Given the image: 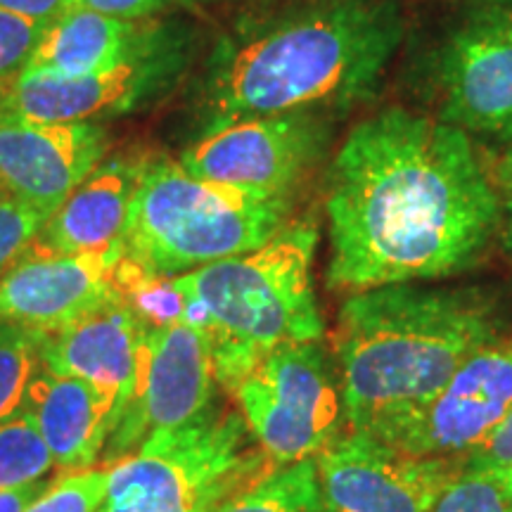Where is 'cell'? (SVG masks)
<instances>
[{
    "mask_svg": "<svg viewBox=\"0 0 512 512\" xmlns=\"http://www.w3.org/2000/svg\"><path fill=\"white\" fill-rule=\"evenodd\" d=\"M496 181L505 192L512 190V145H508V150L496 162Z\"/></svg>",
    "mask_w": 512,
    "mask_h": 512,
    "instance_id": "cell-31",
    "label": "cell"
},
{
    "mask_svg": "<svg viewBox=\"0 0 512 512\" xmlns=\"http://www.w3.org/2000/svg\"><path fill=\"white\" fill-rule=\"evenodd\" d=\"M463 463L344 432L316 458L320 512H430Z\"/></svg>",
    "mask_w": 512,
    "mask_h": 512,
    "instance_id": "cell-12",
    "label": "cell"
},
{
    "mask_svg": "<svg viewBox=\"0 0 512 512\" xmlns=\"http://www.w3.org/2000/svg\"><path fill=\"white\" fill-rule=\"evenodd\" d=\"M403 36L399 0H256L204 57L190 91L197 131L366 105Z\"/></svg>",
    "mask_w": 512,
    "mask_h": 512,
    "instance_id": "cell-2",
    "label": "cell"
},
{
    "mask_svg": "<svg viewBox=\"0 0 512 512\" xmlns=\"http://www.w3.org/2000/svg\"><path fill=\"white\" fill-rule=\"evenodd\" d=\"M214 512H320L316 458L271 465Z\"/></svg>",
    "mask_w": 512,
    "mask_h": 512,
    "instance_id": "cell-20",
    "label": "cell"
},
{
    "mask_svg": "<svg viewBox=\"0 0 512 512\" xmlns=\"http://www.w3.org/2000/svg\"><path fill=\"white\" fill-rule=\"evenodd\" d=\"M503 328L496 299L475 287L396 283L349 294L335 332L347 432L387 444Z\"/></svg>",
    "mask_w": 512,
    "mask_h": 512,
    "instance_id": "cell-3",
    "label": "cell"
},
{
    "mask_svg": "<svg viewBox=\"0 0 512 512\" xmlns=\"http://www.w3.org/2000/svg\"><path fill=\"white\" fill-rule=\"evenodd\" d=\"M430 512H512V470L463 463Z\"/></svg>",
    "mask_w": 512,
    "mask_h": 512,
    "instance_id": "cell-23",
    "label": "cell"
},
{
    "mask_svg": "<svg viewBox=\"0 0 512 512\" xmlns=\"http://www.w3.org/2000/svg\"><path fill=\"white\" fill-rule=\"evenodd\" d=\"M437 119L512 145V8L472 12L430 55Z\"/></svg>",
    "mask_w": 512,
    "mask_h": 512,
    "instance_id": "cell-10",
    "label": "cell"
},
{
    "mask_svg": "<svg viewBox=\"0 0 512 512\" xmlns=\"http://www.w3.org/2000/svg\"><path fill=\"white\" fill-rule=\"evenodd\" d=\"M200 31L185 19H152L126 57L79 79L19 76L0 91V112L36 121H98L150 110L188 79Z\"/></svg>",
    "mask_w": 512,
    "mask_h": 512,
    "instance_id": "cell-7",
    "label": "cell"
},
{
    "mask_svg": "<svg viewBox=\"0 0 512 512\" xmlns=\"http://www.w3.org/2000/svg\"><path fill=\"white\" fill-rule=\"evenodd\" d=\"M48 24L0 10V91L24 74Z\"/></svg>",
    "mask_w": 512,
    "mask_h": 512,
    "instance_id": "cell-26",
    "label": "cell"
},
{
    "mask_svg": "<svg viewBox=\"0 0 512 512\" xmlns=\"http://www.w3.org/2000/svg\"><path fill=\"white\" fill-rule=\"evenodd\" d=\"M501 202L465 131L384 107L351 128L328 166L325 283L354 294L463 273L501 230Z\"/></svg>",
    "mask_w": 512,
    "mask_h": 512,
    "instance_id": "cell-1",
    "label": "cell"
},
{
    "mask_svg": "<svg viewBox=\"0 0 512 512\" xmlns=\"http://www.w3.org/2000/svg\"><path fill=\"white\" fill-rule=\"evenodd\" d=\"M57 470L53 453L24 406L0 422V489L41 482Z\"/></svg>",
    "mask_w": 512,
    "mask_h": 512,
    "instance_id": "cell-21",
    "label": "cell"
},
{
    "mask_svg": "<svg viewBox=\"0 0 512 512\" xmlns=\"http://www.w3.org/2000/svg\"><path fill=\"white\" fill-rule=\"evenodd\" d=\"M316 247V221L299 219L245 254L171 278L183 297L181 320L207 337L223 389L233 392L273 349L323 339L313 285Z\"/></svg>",
    "mask_w": 512,
    "mask_h": 512,
    "instance_id": "cell-4",
    "label": "cell"
},
{
    "mask_svg": "<svg viewBox=\"0 0 512 512\" xmlns=\"http://www.w3.org/2000/svg\"><path fill=\"white\" fill-rule=\"evenodd\" d=\"M110 147V131L98 121L0 112V185L50 216L110 157Z\"/></svg>",
    "mask_w": 512,
    "mask_h": 512,
    "instance_id": "cell-14",
    "label": "cell"
},
{
    "mask_svg": "<svg viewBox=\"0 0 512 512\" xmlns=\"http://www.w3.org/2000/svg\"><path fill=\"white\" fill-rule=\"evenodd\" d=\"M503 216H501V235H503V245L508 247V252H512V190L505 192L503 202Z\"/></svg>",
    "mask_w": 512,
    "mask_h": 512,
    "instance_id": "cell-32",
    "label": "cell"
},
{
    "mask_svg": "<svg viewBox=\"0 0 512 512\" xmlns=\"http://www.w3.org/2000/svg\"><path fill=\"white\" fill-rule=\"evenodd\" d=\"M240 411H209L110 465L95 512H214L271 467Z\"/></svg>",
    "mask_w": 512,
    "mask_h": 512,
    "instance_id": "cell-6",
    "label": "cell"
},
{
    "mask_svg": "<svg viewBox=\"0 0 512 512\" xmlns=\"http://www.w3.org/2000/svg\"><path fill=\"white\" fill-rule=\"evenodd\" d=\"M53 479L55 477H48L41 479V482L12 486V489H0V512H24L50 484H53Z\"/></svg>",
    "mask_w": 512,
    "mask_h": 512,
    "instance_id": "cell-30",
    "label": "cell"
},
{
    "mask_svg": "<svg viewBox=\"0 0 512 512\" xmlns=\"http://www.w3.org/2000/svg\"><path fill=\"white\" fill-rule=\"evenodd\" d=\"M124 247L38 256L24 252L0 273V323L57 332L121 297Z\"/></svg>",
    "mask_w": 512,
    "mask_h": 512,
    "instance_id": "cell-15",
    "label": "cell"
},
{
    "mask_svg": "<svg viewBox=\"0 0 512 512\" xmlns=\"http://www.w3.org/2000/svg\"><path fill=\"white\" fill-rule=\"evenodd\" d=\"M110 465L62 472L24 512H95L105 498Z\"/></svg>",
    "mask_w": 512,
    "mask_h": 512,
    "instance_id": "cell-24",
    "label": "cell"
},
{
    "mask_svg": "<svg viewBox=\"0 0 512 512\" xmlns=\"http://www.w3.org/2000/svg\"><path fill=\"white\" fill-rule=\"evenodd\" d=\"M69 8L93 10L126 22H145V19H157L171 8H190V5L188 0H69Z\"/></svg>",
    "mask_w": 512,
    "mask_h": 512,
    "instance_id": "cell-27",
    "label": "cell"
},
{
    "mask_svg": "<svg viewBox=\"0 0 512 512\" xmlns=\"http://www.w3.org/2000/svg\"><path fill=\"white\" fill-rule=\"evenodd\" d=\"M0 188H3V185H0Z\"/></svg>",
    "mask_w": 512,
    "mask_h": 512,
    "instance_id": "cell-35",
    "label": "cell"
},
{
    "mask_svg": "<svg viewBox=\"0 0 512 512\" xmlns=\"http://www.w3.org/2000/svg\"><path fill=\"white\" fill-rule=\"evenodd\" d=\"M337 119L290 112L230 121L197 133L178 162L204 181L294 202V192L328 157Z\"/></svg>",
    "mask_w": 512,
    "mask_h": 512,
    "instance_id": "cell-9",
    "label": "cell"
},
{
    "mask_svg": "<svg viewBox=\"0 0 512 512\" xmlns=\"http://www.w3.org/2000/svg\"><path fill=\"white\" fill-rule=\"evenodd\" d=\"M479 3H491V5H512V0H479Z\"/></svg>",
    "mask_w": 512,
    "mask_h": 512,
    "instance_id": "cell-34",
    "label": "cell"
},
{
    "mask_svg": "<svg viewBox=\"0 0 512 512\" xmlns=\"http://www.w3.org/2000/svg\"><path fill=\"white\" fill-rule=\"evenodd\" d=\"M46 221L48 214L0 188V273L27 252Z\"/></svg>",
    "mask_w": 512,
    "mask_h": 512,
    "instance_id": "cell-25",
    "label": "cell"
},
{
    "mask_svg": "<svg viewBox=\"0 0 512 512\" xmlns=\"http://www.w3.org/2000/svg\"><path fill=\"white\" fill-rule=\"evenodd\" d=\"M150 22H126L79 8L64 10L48 24L22 76L79 79L102 72L126 57Z\"/></svg>",
    "mask_w": 512,
    "mask_h": 512,
    "instance_id": "cell-19",
    "label": "cell"
},
{
    "mask_svg": "<svg viewBox=\"0 0 512 512\" xmlns=\"http://www.w3.org/2000/svg\"><path fill=\"white\" fill-rule=\"evenodd\" d=\"M24 406L53 453L60 472L95 467L117 427V401L93 384L41 368Z\"/></svg>",
    "mask_w": 512,
    "mask_h": 512,
    "instance_id": "cell-18",
    "label": "cell"
},
{
    "mask_svg": "<svg viewBox=\"0 0 512 512\" xmlns=\"http://www.w3.org/2000/svg\"><path fill=\"white\" fill-rule=\"evenodd\" d=\"M67 8L69 0H0V10L36 19V22H53Z\"/></svg>",
    "mask_w": 512,
    "mask_h": 512,
    "instance_id": "cell-29",
    "label": "cell"
},
{
    "mask_svg": "<svg viewBox=\"0 0 512 512\" xmlns=\"http://www.w3.org/2000/svg\"><path fill=\"white\" fill-rule=\"evenodd\" d=\"M512 413V335L484 344L389 446L413 456L467 458Z\"/></svg>",
    "mask_w": 512,
    "mask_h": 512,
    "instance_id": "cell-13",
    "label": "cell"
},
{
    "mask_svg": "<svg viewBox=\"0 0 512 512\" xmlns=\"http://www.w3.org/2000/svg\"><path fill=\"white\" fill-rule=\"evenodd\" d=\"M48 332L0 323V422L22 408L29 384L43 368Z\"/></svg>",
    "mask_w": 512,
    "mask_h": 512,
    "instance_id": "cell-22",
    "label": "cell"
},
{
    "mask_svg": "<svg viewBox=\"0 0 512 512\" xmlns=\"http://www.w3.org/2000/svg\"><path fill=\"white\" fill-rule=\"evenodd\" d=\"M214 3H223V0H188V5H214Z\"/></svg>",
    "mask_w": 512,
    "mask_h": 512,
    "instance_id": "cell-33",
    "label": "cell"
},
{
    "mask_svg": "<svg viewBox=\"0 0 512 512\" xmlns=\"http://www.w3.org/2000/svg\"><path fill=\"white\" fill-rule=\"evenodd\" d=\"M147 157V152L138 150L107 157L48 216L27 254H93L119 245Z\"/></svg>",
    "mask_w": 512,
    "mask_h": 512,
    "instance_id": "cell-17",
    "label": "cell"
},
{
    "mask_svg": "<svg viewBox=\"0 0 512 512\" xmlns=\"http://www.w3.org/2000/svg\"><path fill=\"white\" fill-rule=\"evenodd\" d=\"M292 204L204 181L174 157L150 155L121 235L124 264L147 278H174L245 254L290 223Z\"/></svg>",
    "mask_w": 512,
    "mask_h": 512,
    "instance_id": "cell-5",
    "label": "cell"
},
{
    "mask_svg": "<svg viewBox=\"0 0 512 512\" xmlns=\"http://www.w3.org/2000/svg\"><path fill=\"white\" fill-rule=\"evenodd\" d=\"M467 463L479 467H496V470H512V413L498 430L465 458Z\"/></svg>",
    "mask_w": 512,
    "mask_h": 512,
    "instance_id": "cell-28",
    "label": "cell"
},
{
    "mask_svg": "<svg viewBox=\"0 0 512 512\" xmlns=\"http://www.w3.org/2000/svg\"><path fill=\"white\" fill-rule=\"evenodd\" d=\"M150 330L152 325L121 294L67 328L48 332L43 368L112 394L119 422L136 392Z\"/></svg>",
    "mask_w": 512,
    "mask_h": 512,
    "instance_id": "cell-16",
    "label": "cell"
},
{
    "mask_svg": "<svg viewBox=\"0 0 512 512\" xmlns=\"http://www.w3.org/2000/svg\"><path fill=\"white\" fill-rule=\"evenodd\" d=\"M216 387L211 347L195 325L176 320L152 328L136 392L102 453L105 465L128 458L155 434L183 430L214 411Z\"/></svg>",
    "mask_w": 512,
    "mask_h": 512,
    "instance_id": "cell-11",
    "label": "cell"
},
{
    "mask_svg": "<svg viewBox=\"0 0 512 512\" xmlns=\"http://www.w3.org/2000/svg\"><path fill=\"white\" fill-rule=\"evenodd\" d=\"M230 394L273 465L318 458L347 432L342 382L320 342L273 349Z\"/></svg>",
    "mask_w": 512,
    "mask_h": 512,
    "instance_id": "cell-8",
    "label": "cell"
}]
</instances>
